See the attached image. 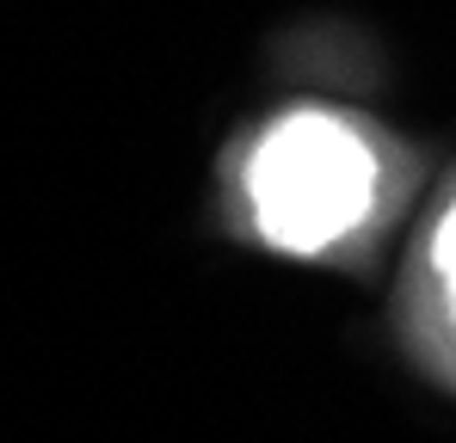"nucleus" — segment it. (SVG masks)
<instances>
[{
	"mask_svg": "<svg viewBox=\"0 0 456 443\" xmlns=\"http://www.w3.org/2000/svg\"><path fill=\"white\" fill-rule=\"evenodd\" d=\"M247 197L265 240L290 253H321L339 234H352L377 204V154L339 117H284L253 148Z\"/></svg>",
	"mask_w": 456,
	"mask_h": 443,
	"instance_id": "1",
	"label": "nucleus"
},
{
	"mask_svg": "<svg viewBox=\"0 0 456 443\" xmlns=\"http://www.w3.org/2000/svg\"><path fill=\"white\" fill-rule=\"evenodd\" d=\"M432 271H438V290H444V302H451V314H456V204H451V216L438 222V240H432Z\"/></svg>",
	"mask_w": 456,
	"mask_h": 443,
	"instance_id": "2",
	"label": "nucleus"
}]
</instances>
